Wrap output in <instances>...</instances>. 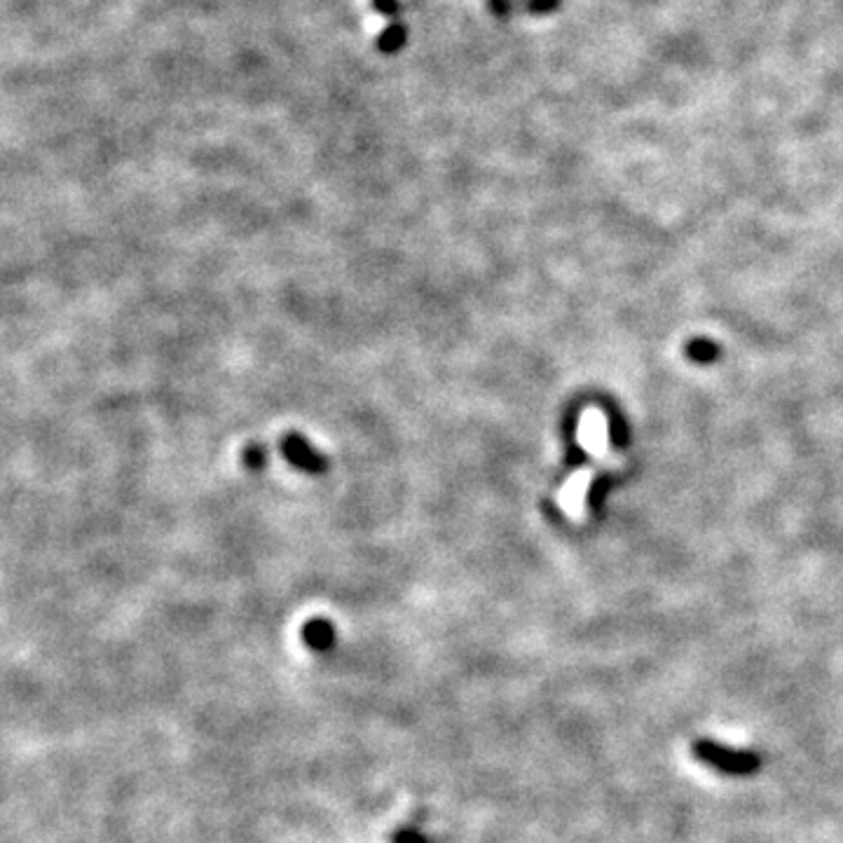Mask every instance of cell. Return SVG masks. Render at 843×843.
Here are the masks:
<instances>
[{
  "label": "cell",
  "mask_w": 843,
  "mask_h": 843,
  "mask_svg": "<svg viewBox=\"0 0 843 843\" xmlns=\"http://www.w3.org/2000/svg\"><path fill=\"white\" fill-rule=\"evenodd\" d=\"M691 755L698 762L710 766L722 776L731 778H750L762 771L764 759L755 750H740V747H729L724 743H717L712 738H696L691 743Z\"/></svg>",
  "instance_id": "obj_1"
},
{
  "label": "cell",
  "mask_w": 843,
  "mask_h": 843,
  "mask_svg": "<svg viewBox=\"0 0 843 843\" xmlns=\"http://www.w3.org/2000/svg\"><path fill=\"white\" fill-rule=\"evenodd\" d=\"M286 455H289L293 464L303 466V469H310V471L324 469V459H321L317 452H312L310 445H307L303 438H298V436L286 438Z\"/></svg>",
  "instance_id": "obj_2"
},
{
  "label": "cell",
  "mask_w": 843,
  "mask_h": 843,
  "mask_svg": "<svg viewBox=\"0 0 843 843\" xmlns=\"http://www.w3.org/2000/svg\"><path fill=\"white\" fill-rule=\"evenodd\" d=\"M406 43H408L406 26H403L401 22H392L385 31L380 33L375 47H378L380 54H396V52H401L403 47H406Z\"/></svg>",
  "instance_id": "obj_3"
},
{
  "label": "cell",
  "mask_w": 843,
  "mask_h": 843,
  "mask_svg": "<svg viewBox=\"0 0 843 843\" xmlns=\"http://www.w3.org/2000/svg\"><path fill=\"white\" fill-rule=\"evenodd\" d=\"M303 637H305L307 647H312V649H317V651H324V649H328L333 644L335 633H333L331 623L324 621V619H317V621L307 623L305 630H303Z\"/></svg>",
  "instance_id": "obj_4"
},
{
  "label": "cell",
  "mask_w": 843,
  "mask_h": 843,
  "mask_svg": "<svg viewBox=\"0 0 843 843\" xmlns=\"http://www.w3.org/2000/svg\"><path fill=\"white\" fill-rule=\"evenodd\" d=\"M370 3H373V10L378 12V15L394 19V22L401 15V3H399V0H370Z\"/></svg>",
  "instance_id": "obj_5"
},
{
  "label": "cell",
  "mask_w": 843,
  "mask_h": 843,
  "mask_svg": "<svg viewBox=\"0 0 843 843\" xmlns=\"http://www.w3.org/2000/svg\"><path fill=\"white\" fill-rule=\"evenodd\" d=\"M392 841L394 843H427V839H424L417 829H401V832H396Z\"/></svg>",
  "instance_id": "obj_6"
}]
</instances>
